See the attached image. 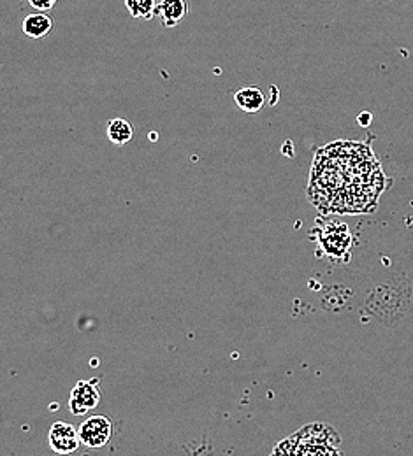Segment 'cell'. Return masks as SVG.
<instances>
[{
  "label": "cell",
  "instance_id": "1",
  "mask_svg": "<svg viewBox=\"0 0 413 456\" xmlns=\"http://www.w3.org/2000/svg\"><path fill=\"white\" fill-rule=\"evenodd\" d=\"M385 188V175L369 146L335 142L313 162L308 195L322 213H369Z\"/></svg>",
  "mask_w": 413,
  "mask_h": 456
},
{
  "label": "cell",
  "instance_id": "2",
  "mask_svg": "<svg viewBox=\"0 0 413 456\" xmlns=\"http://www.w3.org/2000/svg\"><path fill=\"white\" fill-rule=\"evenodd\" d=\"M338 444L340 437L329 425L311 423L282 441L273 456H338Z\"/></svg>",
  "mask_w": 413,
  "mask_h": 456
},
{
  "label": "cell",
  "instance_id": "3",
  "mask_svg": "<svg viewBox=\"0 0 413 456\" xmlns=\"http://www.w3.org/2000/svg\"><path fill=\"white\" fill-rule=\"evenodd\" d=\"M113 437V421L108 416L97 414L87 418L79 427V439L81 444L88 450H101L104 448Z\"/></svg>",
  "mask_w": 413,
  "mask_h": 456
},
{
  "label": "cell",
  "instance_id": "4",
  "mask_svg": "<svg viewBox=\"0 0 413 456\" xmlns=\"http://www.w3.org/2000/svg\"><path fill=\"white\" fill-rule=\"evenodd\" d=\"M101 402V390H99V379H81L76 383V387L70 392L69 397V409L74 416H83L95 409Z\"/></svg>",
  "mask_w": 413,
  "mask_h": 456
},
{
  "label": "cell",
  "instance_id": "5",
  "mask_svg": "<svg viewBox=\"0 0 413 456\" xmlns=\"http://www.w3.org/2000/svg\"><path fill=\"white\" fill-rule=\"evenodd\" d=\"M48 443H50V448L54 450V453L62 456L72 455L78 452V448L81 444L79 430H76L67 421H57L50 428Z\"/></svg>",
  "mask_w": 413,
  "mask_h": 456
},
{
  "label": "cell",
  "instance_id": "6",
  "mask_svg": "<svg viewBox=\"0 0 413 456\" xmlns=\"http://www.w3.org/2000/svg\"><path fill=\"white\" fill-rule=\"evenodd\" d=\"M351 232L343 224H329L327 227L322 230L320 237V246L329 256H342L343 253L349 251L351 248Z\"/></svg>",
  "mask_w": 413,
  "mask_h": 456
},
{
  "label": "cell",
  "instance_id": "7",
  "mask_svg": "<svg viewBox=\"0 0 413 456\" xmlns=\"http://www.w3.org/2000/svg\"><path fill=\"white\" fill-rule=\"evenodd\" d=\"M188 14L186 0H161L157 5V16L162 20L166 28H173Z\"/></svg>",
  "mask_w": 413,
  "mask_h": 456
},
{
  "label": "cell",
  "instance_id": "8",
  "mask_svg": "<svg viewBox=\"0 0 413 456\" xmlns=\"http://www.w3.org/2000/svg\"><path fill=\"white\" fill-rule=\"evenodd\" d=\"M237 110L246 114H257L266 104V95L257 86H244L235 94Z\"/></svg>",
  "mask_w": 413,
  "mask_h": 456
},
{
  "label": "cell",
  "instance_id": "9",
  "mask_svg": "<svg viewBox=\"0 0 413 456\" xmlns=\"http://www.w3.org/2000/svg\"><path fill=\"white\" fill-rule=\"evenodd\" d=\"M23 34L30 39H43L46 37L52 28H54V20L45 14V12H36V14H29L23 20Z\"/></svg>",
  "mask_w": 413,
  "mask_h": 456
},
{
  "label": "cell",
  "instance_id": "10",
  "mask_svg": "<svg viewBox=\"0 0 413 456\" xmlns=\"http://www.w3.org/2000/svg\"><path fill=\"white\" fill-rule=\"evenodd\" d=\"M134 137V126L130 121L123 118H115L108 123V139L117 144V146H125L130 142Z\"/></svg>",
  "mask_w": 413,
  "mask_h": 456
},
{
  "label": "cell",
  "instance_id": "11",
  "mask_svg": "<svg viewBox=\"0 0 413 456\" xmlns=\"http://www.w3.org/2000/svg\"><path fill=\"white\" fill-rule=\"evenodd\" d=\"M157 0H125V7L128 14L136 20L150 21L157 14Z\"/></svg>",
  "mask_w": 413,
  "mask_h": 456
},
{
  "label": "cell",
  "instance_id": "12",
  "mask_svg": "<svg viewBox=\"0 0 413 456\" xmlns=\"http://www.w3.org/2000/svg\"><path fill=\"white\" fill-rule=\"evenodd\" d=\"M57 2L59 0H29L30 7H34L37 12H46V11L54 9Z\"/></svg>",
  "mask_w": 413,
  "mask_h": 456
},
{
  "label": "cell",
  "instance_id": "13",
  "mask_svg": "<svg viewBox=\"0 0 413 456\" xmlns=\"http://www.w3.org/2000/svg\"><path fill=\"white\" fill-rule=\"evenodd\" d=\"M371 121H373V114L369 113V111H362V113L357 116V123L360 126H369Z\"/></svg>",
  "mask_w": 413,
  "mask_h": 456
},
{
  "label": "cell",
  "instance_id": "14",
  "mask_svg": "<svg viewBox=\"0 0 413 456\" xmlns=\"http://www.w3.org/2000/svg\"><path fill=\"white\" fill-rule=\"evenodd\" d=\"M338 456H342V455H338Z\"/></svg>",
  "mask_w": 413,
  "mask_h": 456
}]
</instances>
